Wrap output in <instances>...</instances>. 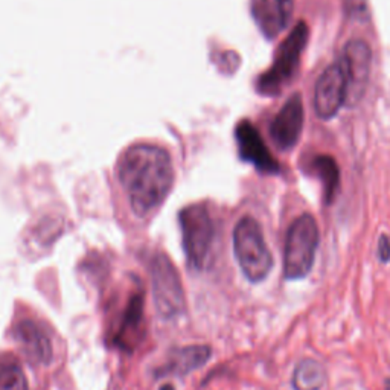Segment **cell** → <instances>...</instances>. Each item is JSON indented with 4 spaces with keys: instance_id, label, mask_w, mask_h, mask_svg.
<instances>
[{
    "instance_id": "obj_15",
    "label": "cell",
    "mask_w": 390,
    "mask_h": 390,
    "mask_svg": "<svg viewBox=\"0 0 390 390\" xmlns=\"http://www.w3.org/2000/svg\"><path fill=\"white\" fill-rule=\"evenodd\" d=\"M327 383V370L314 359L300 360L292 372L291 384L295 390H320Z\"/></svg>"
},
{
    "instance_id": "obj_3",
    "label": "cell",
    "mask_w": 390,
    "mask_h": 390,
    "mask_svg": "<svg viewBox=\"0 0 390 390\" xmlns=\"http://www.w3.org/2000/svg\"><path fill=\"white\" fill-rule=\"evenodd\" d=\"M308 37H310L308 24L305 22H299L278 47L270 69H267L263 75L258 77L256 91L259 95L270 98L278 96L283 88L290 86L299 69Z\"/></svg>"
},
{
    "instance_id": "obj_14",
    "label": "cell",
    "mask_w": 390,
    "mask_h": 390,
    "mask_svg": "<svg viewBox=\"0 0 390 390\" xmlns=\"http://www.w3.org/2000/svg\"><path fill=\"white\" fill-rule=\"evenodd\" d=\"M145 297L142 291H136L128 297L124 313L120 315L118 331L115 334V345L124 351H132L141 337V329L143 325Z\"/></svg>"
},
{
    "instance_id": "obj_1",
    "label": "cell",
    "mask_w": 390,
    "mask_h": 390,
    "mask_svg": "<svg viewBox=\"0 0 390 390\" xmlns=\"http://www.w3.org/2000/svg\"><path fill=\"white\" fill-rule=\"evenodd\" d=\"M118 177L133 212L146 217L162 206L173 188V160L159 145L134 143L120 154Z\"/></svg>"
},
{
    "instance_id": "obj_20",
    "label": "cell",
    "mask_w": 390,
    "mask_h": 390,
    "mask_svg": "<svg viewBox=\"0 0 390 390\" xmlns=\"http://www.w3.org/2000/svg\"><path fill=\"white\" fill-rule=\"evenodd\" d=\"M386 390H390V378L386 380Z\"/></svg>"
},
{
    "instance_id": "obj_10",
    "label": "cell",
    "mask_w": 390,
    "mask_h": 390,
    "mask_svg": "<svg viewBox=\"0 0 390 390\" xmlns=\"http://www.w3.org/2000/svg\"><path fill=\"white\" fill-rule=\"evenodd\" d=\"M340 60L343 61L348 77V100H359L369 79L372 49L364 40H351Z\"/></svg>"
},
{
    "instance_id": "obj_17",
    "label": "cell",
    "mask_w": 390,
    "mask_h": 390,
    "mask_svg": "<svg viewBox=\"0 0 390 390\" xmlns=\"http://www.w3.org/2000/svg\"><path fill=\"white\" fill-rule=\"evenodd\" d=\"M0 390H29L26 375L17 364H5L0 368Z\"/></svg>"
},
{
    "instance_id": "obj_2",
    "label": "cell",
    "mask_w": 390,
    "mask_h": 390,
    "mask_svg": "<svg viewBox=\"0 0 390 390\" xmlns=\"http://www.w3.org/2000/svg\"><path fill=\"white\" fill-rule=\"evenodd\" d=\"M233 251L242 274L251 283L263 282L273 268L261 226L254 217H242L233 229Z\"/></svg>"
},
{
    "instance_id": "obj_18",
    "label": "cell",
    "mask_w": 390,
    "mask_h": 390,
    "mask_svg": "<svg viewBox=\"0 0 390 390\" xmlns=\"http://www.w3.org/2000/svg\"><path fill=\"white\" fill-rule=\"evenodd\" d=\"M378 258L384 264L390 261V238L387 235H381L378 240Z\"/></svg>"
},
{
    "instance_id": "obj_5",
    "label": "cell",
    "mask_w": 390,
    "mask_h": 390,
    "mask_svg": "<svg viewBox=\"0 0 390 390\" xmlns=\"http://www.w3.org/2000/svg\"><path fill=\"white\" fill-rule=\"evenodd\" d=\"M182 246L188 267L194 272L205 270L215 238V226L206 205L186 206L178 215Z\"/></svg>"
},
{
    "instance_id": "obj_19",
    "label": "cell",
    "mask_w": 390,
    "mask_h": 390,
    "mask_svg": "<svg viewBox=\"0 0 390 390\" xmlns=\"http://www.w3.org/2000/svg\"><path fill=\"white\" fill-rule=\"evenodd\" d=\"M160 390H176V387L171 384V383H166V384H164L160 387Z\"/></svg>"
},
{
    "instance_id": "obj_9",
    "label": "cell",
    "mask_w": 390,
    "mask_h": 390,
    "mask_svg": "<svg viewBox=\"0 0 390 390\" xmlns=\"http://www.w3.org/2000/svg\"><path fill=\"white\" fill-rule=\"evenodd\" d=\"M304 102L299 93L283 104L270 124V136L279 150L288 151L297 145L304 130Z\"/></svg>"
},
{
    "instance_id": "obj_6",
    "label": "cell",
    "mask_w": 390,
    "mask_h": 390,
    "mask_svg": "<svg viewBox=\"0 0 390 390\" xmlns=\"http://www.w3.org/2000/svg\"><path fill=\"white\" fill-rule=\"evenodd\" d=\"M148 272L153 286V300L157 314L165 320L176 319L185 311V291L180 274L165 254L150 258Z\"/></svg>"
},
{
    "instance_id": "obj_11",
    "label": "cell",
    "mask_w": 390,
    "mask_h": 390,
    "mask_svg": "<svg viewBox=\"0 0 390 390\" xmlns=\"http://www.w3.org/2000/svg\"><path fill=\"white\" fill-rule=\"evenodd\" d=\"M14 338L28 363L47 366L54 359L51 338L40 325L31 319H23L14 329Z\"/></svg>"
},
{
    "instance_id": "obj_4",
    "label": "cell",
    "mask_w": 390,
    "mask_h": 390,
    "mask_svg": "<svg viewBox=\"0 0 390 390\" xmlns=\"http://www.w3.org/2000/svg\"><path fill=\"white\" fill-rule=\"evenodd\" d=\"M320 242V232L313 215L297 217L287 232L283 249V276L288 281L304 279L310 274Z\"/></svg>"
},
{
    "instance_id": "obj_16",
    "label": "cell",
    "mask_w": 390,
    "mask_h": 390,
    "mask_svg": "<svg viewBox=\"0 0 390 390\" xmlns=\"http://www.w3.org/2000/svg\"><path fill=\"white\" fill-rule=\"evenodd\" d=\"M314 174L320 178L325 194V201L332 203L340 188V169L337 162L331 156H317L311 162Z\"/></svg>"
},
{
    "instance_id": "obj_12",
    "label": "cell",
    "mask_w": 390,
    "mask_h": 390,
    "mask_svg": "<svg viewBox=\"0 0 390 390\" xmlns=\"http://www.w3.org/2000/svg\"><path fill=\"white\" fill-rule=\"evenodd\" d=\"M292 13L295 0H251V15L268 40H274L288 28Z\"/></svg>"
},
{
    "instance_id": "obj_13",
    "label": "cell",
    "mask_w": 390,
    "mask_h": 390,
    "mask_svg": "<svg viewBox=\"0 0 390 390\" xmlns=\"http://www.w3.org/2000/svg\"><path fill=\"white\" fill-rule=\"evenodd\" d=\"M212 355V349L208 345H188L176 348L169 352L168 361L162 366L157 377L174 375L186 377L197 369L203 368Z\"/></svg>"
},
{
    "instance_id": "obj_7",
    "label": "cell",
    "mask_w": 390,
    "mask_h": 390,
    "mask_svg": "<svg viewBox=\"0 0 390 390\" xmlns=\"http://www.w3.org/2000/svg\"><path fill=\"white\" fill-rule=\"evenodd\" d=\"M348 100V77L338 60L323 70L314 88V110L320 119L334 118Z\"/></svg>"
},
{
    "instance_id": "obj_8",
    "label": "cell",
    "mask_w": 390,
    "mask_h": 390,
    "mask_svg": "<svg viewBox=\"0 0 390 390\" xmlns=\"http://www.w3.org/2000/svg\"><path fill=\"white\" fill-rule=\"evenodd\" d=\"M235 139H237L240 157L244 162L254 165L259 173L264 174H278L281 171L279 162L276 160L270 150L263 139L258 128L250 120H241L235 128Z\"/></svg>"
}]
</instances>
